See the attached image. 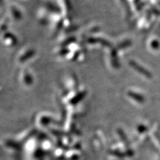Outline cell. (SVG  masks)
<instances>
[{"label":"cell","mask_w":160,"mask_h":160,"mask_svg":"<svg viewBox=\"0 0 160 160\" xmlns=\"http://www.w3.org/2000/svg\"><path fill=\"white\" fill-rule=\"evenodd\" d=\"M129 65L131 66L133 69H135V70H136L137 72H138L139 73H140L141 74H142L143 76H146L148 78L152 77V73H150L149 72H148L147 69H146L145 68H143L142 66H139V64H138L136 62L134 61H130L129 62Z\"/></svg>","instance_id":"1"},{"label":"cell","mask_w":160,"mask_h":160,"mask_svg":"<svg viewBox=\"0 0 160 160\" xmlns=\"http://www.w3.org/2000/svg\"><path fill=\"white\" fill-rule=\"evenodd\" d=\"M159 43L158 41H157V40H153V41L152 42V48L153 49H158L159 48Z\"/></svg>","instance_id":"2"}]
</instances>
